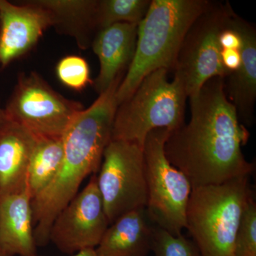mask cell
<instances>
[{
	"label": "cell",
	"mask_w": 256,
	"mask_h": 256,
	"mask_svg": "<svg viewBox=\"0 0 256 256\" xmlns=\"http://www.w3.org/2000/svg\"><path fill=\"white\" fill-rule=\"evenodd\" d=\"M225 78L214 77L190 98L191 119L170 132L164 152L192 188L250 176L255 165L242 152L250 132L227 98Z\"/></svg>",
	"instance_id": "6da1fadb"
},
{
	"label": "cell",
	"mask_w": 256,
	"mask_h": 256,
	"mask_svg": "<svg viewBox=\"0 0 256 256\" xmlns=\"http://www.w3.org/2000/svg\"><path fill=\"white\" fill-rule=\"evenodd\" d=\"M117 89L118 84H112L90 107L77 114L64 132L60 170L50 184L32 198L36 246L50 242L56 217L78 194L84 180L100 169L104 150L111 140L118 108Z\"/></svg>",
	"instance_id": "7a4b0ae2"
},
{
	"label": "cell",
	"mask_w": 256,
	"mask_h": 256,
	"mask_svg": "<svg viewBox=\"0 0 256 256\" xmlns=\"http://www.w3.org/2000/svg\"><path fill=\"white\" fill-rule=\"evenodd\" d=\"M208 0H152L138 24L134 57L117 92L118 106L132 95L143 79L158 69L174 72L184 38Z\"/></svg>",
	"instance_id": "3957f363"
},
{
	"label": "cell",
	"mask_w": 256,
	"mask_h": 256,
	"mask_svg": "<svg viewBox=\"0 0 256 256\" xmlns=\"http://www.w3.org/2000/svg\"><path fill=\"white\" fill-rule=\"evenodd\" d=\"M254 200L250 176L192 188L186 228L201 256H234L239 225Z\"/></svg>",
	"instance_id": "277c9868"
},
{
	"label": "cell",
	"mask_w": 256,
	"mask_h": 256,
	"mask_svg": "<svg viewBox=\"0 0 256 256\" xmlns=\"http://www.w3.org/2000/svg\"><path fill=\"white\" fill-rule=\"evenodd\" d=\"M168 70L158 69L143 79L132 95L118 106L111 140L138 143L143 148L153 130L170 132L184 124L188 96L180 79L168 80Z\"/></svg>",
	"instance_id": "5b68a950"
},
{
	"label": "cell",
	"mask_w": 256,
	"mask_h": 256,
	"mask_svg": "<svg viewBox=\"0 0 256 256\" xmlns=\"http://www.w3.org/2000/svg\"><path fill=\"white\" fill-rule=\"evenodd\" d=\"M170 131L153 130L146 136L144 146V166L148 218L156 226L178 236L186 228V210L192 184L182 172L166 158L164 146Z\"/></svg>",
	"instance_id": "8992f818"
},
{
	"label": "cell",
	"mask_w": 256,
	"mask_h": 256,
	"mask_svg": "<svg viewBox=\"0 0 256 256\" xmlns=\"http://www.w3.org/2000/svg\"><path fill=\"white\" fill-rule=\"evenodd\" d=\"M234 12L229 3L212 2L188 30L174 70L188 98L196 95L210 78H226L232 73L222 64L220 36Z\"/></svg>",
	"instance_id": "52a82bcc"
},
{
	"label": "cell",
	"mask_w": 256,
	"mask_h": 256,
	"mask_svg": "<svg viewBox=\"0 0 256 256\" xmlns=\"http://www.w3.org/2000/svg\"><path fill=\"white\" fill-rule=\"evenodd\" d=\"M84 109L80 102L54 90L36 72H22L4 110L8 120L26 128L36 138H62Z\"/></svg>",
	"instance_id": "ba28073f"
},
{
	"label": "cell",
	"mask_w": 256,
	"mask_h": 256,
	"mask_svg": "<svg viewBox=\"0 0 256 256\" xmlns=\"http://www.w3.org/2000/svg\"><path fill=\"white\" fill-rule=\"evenodd\" d=\"M96 178L110 224L128 212L146 208L144 152L138 143L110 140Z\"/></svg>",
	"instance_id": "9c48e42d"
},
{
	"label": "cell",
	"mask_w": 256,
	"mask_h": 256,
	"mask_svg": "<svg viewBox=\"0 0 256 256\" xmlns=\"http://www.w3.org/2000/svg\"><path fill=\"white\" fill-rule=\"evenodd\" d=\"M96 174L56 217L50 242L64 254L95 249L110 226Z\"/></svg>",
	"instance_id": "30bf717a"
},
{
	"label": "cell",
	"mask_w": 256,
	"mask_h": 256,
	"mask_svg": "<svg viewBox=\"0 0 256 256\" xmlns=\"http://www.w3.org/2000/svg\"><path fill=\"white\" fill-rule=\"evenodd\" d=\"M50 26V15L34 0L18 4L0 0V66L28 54Z\"/></svg>",
	"instance_id": "8fae6325"
},
{
	"label": "cell",
	"mask_w": 256,
	"mask_h": 256,
	"mask_svg": "<svg viewBox=\"0 0 256 256\" xmlns=\"http://www.w3.org/2000/svg\"><path fill=\"white\" fill-rule=\"evenodd\" d=\"M228 26L240 35L242 46V64L238 70L226 77L225 92L234 106L240 122L250 126L254 122L256 100V30L255 26L235 12L230 16Z\"/></svg>",
	"instance_id": "7c38bea8"
},
{
	"label": "cell",
	"mask_w": 256,
	"mask_h": 256,
	"mask_svg": "<svg viewBox=\"0 0 256 256\" xmlns=\"http://www.w3.org/2000/svg\"><path fill=\"white\" fill-rule=\"evenodd\" d=\"M138 25L119 23L96 34L92 47L100 62L94 88L100 95L129 68L136 52Z\"/></svg>",
	"instance_id": "4fadbf2b"
},
{
	"label": "cell",
	"mask_w": 256,
	"mask_h": 256,
	"mask_svg": "<svg viewBox=\"0 0 256 256\" xmlns=\"http://www.w3.org/2000/svg\"><path fill=\"white\" fill-rule=\"evenodd\" d=\"M32 201L26 188L0 194V245L10 256L37 254Z\"/></svg>",
	"instance_id": "5bb4252c"
},
{
	"label": "cell",
	"mask_w": 256,
	"mask_h": 256,
	"mask_svg": "<svg viewBox=\"0 0 256 256\" xmlns=\"http://www.w3.org/2000/svg\"><path fill=\"white\" fill-rule=\"evenodd\" d=\"M33 133L6 120L0 128V194L26 188V173L37 142Z\"/></svg>",
	"instance_id": "9a60e30c"
},
{
	"label": "cell",
	"mask_w": 256,
	"mask_h": 256,
	"mask_svg": "<svg viewBox=\"0 0 256 256\" xmlns=\"http://www.w3.org/2000/svg\"><path fill=\"white\" fill-rule=\"evenodd\" d=\"M146 208L121 216L109 226L96 248L98 256H146L152 250L153 227Z\"/></svg>",
	"instance_id": "2e32d148"
},
{
	"label": "cell",
	"mask_w": 256,
	"mask_h": 256,
	"mask_svg": "<svg viewBox=\"0 0 256 256\" xmlns=\"http://www.w3.org/2000/svg\"><path fill=\"white\" fill-rule=\"evenodd\" d=\"M50 15L57 32L72 37L80 50L92 47L98 33L96 13L98 0H34Z\"/></svg>",
	"instance_id": "e0dca14e"
},
{
	"label": "cell",
	"mask_w": 256,
	"mask_h": 256,
	"mask_svg": "<svg viewBox=\"0 0 256 256\" xmlns=\"http://www.w3.org/2000/svg\"><path fill=\"white\" fill-rule=\"evenodd\" d=\"M64 153L62 138H37L26 173V188L32 198L54 178L63 161Z\"/></svg>",
	"instance_id": "ac0fdd59"
},
{
	"label": "cell",
	"mask_w": 256,
	"mask_h": 256,
	"mask_svg": "<svg viewBox=\"0 0 256 256\" xmlns=\"http://www.w3.org/2000/svg\"><path fill=\"white\" fill-rule=\"evenodd\" d=\"M150 4V0H98L96 13L98 32L116 24H139Z\"/></svg>",
	"instance_id": "d6986e66"
},
{
	"label": "cell",
	"mask_w": 256,
	"mask_h": 256,
	"mask_svg": "<svg viewBox=\"0 0 256 256\" xmlns=\"http://www.w3.org/2000/svg\"><path fill=\"white\" fill-rule=\"evenodd\" d=\"M151 250L154 256H201L193 240L182 234L172 235L158 226L153 227Z\"/></svg>",
	"instance_id": "ffe728a7"
},
{
	"label": "cell",
	"mask_w": 256,
	"mask_h": 256,
	"mask_svg": "<svg viewBox=\"0 0 256 256\" xmlns=\"http://www.w3.org/2000/svg\"><path fill=\"white\" fill-rule=\"evenodd\" d=\"M56 74L66 86L75 90H82L90 84V69L86 60L78 56H67L60 60Z\"/></svg>",
	"instance_id": "44dd1931"
},
{
	"label": "cell",
	"mask_w": 256,
	"mask_h": 256,
	"mask_svg": "<svg viewBox=\"0 0 256 256\" xmlns=\"http://www.w3.org/2000/svg\"><path fill=\"white\" fill-rule=\"evenodd\" d=\"M234 256H256V204H249L242 216L234 245Z\"/></svg>",
	"instance_id": "7402d4cb"
},
{
	"label": "cell",
	"mask_w": 256,
	"mask_h": 256,
	"mask_svg": "<svg viewBox=\"0 0 256 256\" xmlns=\"http://www.w3.org/2000/svg\"><path fill=\"white\" fill-rule=\"evenodd\" d=\"M220 44L222 50H240L242 46V40L240 35L233 28L227 26L220 33Z\"/></svg>",
	"instance_id": "603a6c76"
},
{
	"label": "cell",
	"mask_w": 256,
	"mask_h": 256,
	"mask_svg": "<svg viewBox=\"0 0 256 256\" xmlns=\"http://www.w3.org/2000/svg\"><path fill=\"white\" fill-rule=\"evenodd\" d=\"M222 60L224 66L229 72L238 70L242 64V55L240 50H222Z\"/></svg>",
	"instance_id": "cb8c5ba5"
},
{
	"label": "cell",
	"mask_w": 256,
	"mask_h": 256,
	"mask_svg": "<svg viewBox=\"0 0 256 256\" xmlns=\"http://www.w3.org/2000/svg\"><path fill=\"white\" fill-rule=\"evenodd\" d=\"M33 256H38L36 254V255ZM73 256H98L97 254H96L95 249H86V250H82V252H76L75 255Z\"/></svg>",
	"instance_id": "d4e9b609"
},
{
	"label": "cell",
	"mask_w": 256,
	"mask_h": 256,
	"mask_svg": "<svg viewBox=\"0 0 256 256\" xmlns=\"http://www.w3.org/2000/svg\"><path fill=\"white\" fill-rule=\"evenodd\" d=\"M6 114H5L4 109L0 108V128L6 120Z\"/></svg>",
	"instance_id": "484cf974"
},
{
	"label": "cell",
	"mask_w": 256,
	"mask_h": 256,
	"mask_svg": "<svg viewBox=\"0 0 256 256\" xmlns=\"http://www.w3.org/2000/svg\"><path fill=\"white\" fill-rule=\"evenodd\" d=\"M0 256H10L9 254H6V252L3 250L1 245H0Z\"/></svg>",
	"instance_id": "4316f807"
}]
</instances>
